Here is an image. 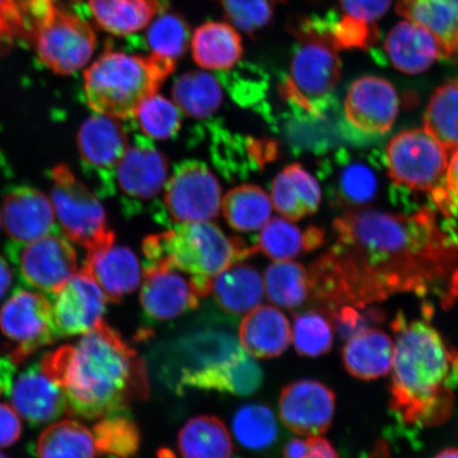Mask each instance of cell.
I'll return each instance as SVG.
<instances>
[{
	"instance_id": "1",
	"label": "cell",
	"mask_w": 458,
	"mask_h": 458,
	"mask_svg": "<svg viewBox=\"0 0 458 458\" xmlns=\"http://www.w3.org/2000/svg\"><path fill=\"white\" fill-rule=\"evenodd\" d=\"M335 242L309 271L310 296L328 312L364 308L388 297L432 296L443 308L458 299V239L432 210L393 215L349 211L334 223Z\"/></svg>"
},
{
	"instance_id": "2",
	"label": "cell",
	"mask_w": 458,
	"mask_h": 458,
	"mask_svg": "<svg viewBox=\"0 0 458 458\" xmlns=\"http://www.w3.org/2000/svg\"><path fill=\"white\" fill-rule=\"evenodd\" d=\"M39 365L62 387L68 411L86 420L128 413L150 393L145 362L103 320L73 345L46 354Z\"/></svg>"
},
{
	"instance_id": "3",
	"label": "cell",
	"mask_w": 458,
	"mask_h": 458,
	"mask_svg": "<svg viewBox=\"0 0 458 458\" xmlns=\"http://www.w3.org/2000/svg\"><path fill=\"white\" fill-rule=\"evenodd\" d=\"M394 341L389 406L401 425L428 428L452 415L458 388V352L426 320L392 324Z\"/></svg>"
},
{
	"instance_id": "4",
	"label": "cell",
	"mask_w": 458,
	"mask_h": 458,
	"mask_svg": "<svg viewBox=\"0 0 458 458\" xmlns=\"http://www.w3.org/2000/svg\"><path fill=\"white\" fill-rule=\"evenodd\" d=\"M175 66V61L157 55L107 50L84 73L86 102L103 116L133 119L142 103L157 94Z\"/></svg>"
},
{
	"instance_id": "5",
	"label": "cell",
	"mask_w": 458,
	"mask_h": 458,
	"mask_svg": "<svg viewBox=\"0 0 458 458\" xmlns=\"http://www.w3.org/2000/svg\"><path fill=\"white\" fill-rule=\"evenodd\" d=\"M147 262H165L192 278L211 280L233 263L256 254L242 239L211 222L184 223L143 240Z\"/></svg>"
},
{
	"instance_id": "6",
	"label": "cell",
	"mask_w": 458,
	"mask_h": 458,
	"mask_svg": "<svg viewBox=\"0 0 458 458\" xmlns=\"http://www.w3.org/2000/svg\"><path fill=\"white\" fill-rule=\"evenodd\" d=\"M294 33L299 45L280 93L297 110L319 117L341 79L339 50L331 41L325 19L302 21Z\"/></svg>"
},
{
	"instance_id": "7",
	"label": "cell",
	"mask_w": 458,
	"mask_h": 458,
	"mask_svg": "<svg viewBox=\"0 0 458 458\" xmlns=\"http://www.w3.org/2000/svg\"><path fill=\"white\" fill-rule=\"evenodd\" d=\"M51 175L55 213L67 239L88 251L114 245V233L94 192L66 165H57Z\"/></svg>"
},
{
	"instance_id": "8",
	"label": "cell",
	"mask_w": 458,
	"mask_h": 458,
	"mask_svg": "<svg viewBox=\"0 0 458 458\" xmlns=\"http://www.w3.org/2000/svg\"><path fill=\"white\" fill-rule=\"evenodd\" d=\"M30 43L46 67L68 76L88 64L97 37L88 21L55 3L38 21Z\"/></svg>"
},
{
	"instance_id": "9",
	"label": "cell",
	"mask_w": 458,
	"mask_h": 458,
	"mask_svg": "<svg viewBox=\"0 0 458 458\" xmlns=\"http://www.w3.org/2000/svg\"><path fill=\"white\" fill-rule=\"evenodd\" d=\"M449 157L425 129L401 131L386 147L391 179L400 186L429 194L444 185Z\"/></svg>"
},
{
	"instance_id": "10",
	"label": "cell",
	"mask_w": 458,
	"mask_h": 458,
	"mask_svg": "<svg viewBox=\"0 0 458 458\" xmlns=\"http://www.w3.org/2000/svg\"><path fill=\"white\" fill-rule=\"evenodd\" d=\"M222 189L208 165L186 160L165 182L164 209L175 225L208 222L219 215Z\"/></svg>"
},
{
	"instance_id": "11",
	"label": "cell",
	"mask_w": 458,
	"mask_h": 458,
	"mask_svg": "<svg viewBox=\"0 0 458 458\" xmlns=\"http://www.w3.org/2000/svg\"><path fill=\"white\" fill-rule=\"evenodd\" d=\"M0 329L13 343L9 360L15 365L59 339L51 302L30 291H17L4 303L0 310Z\"/></svg>"
},
{
	"instance_id": "12",
	"label": "cell",
	"mask_w": 458,
	"mask_h": 458,
	"mask_svg": "<svg viewBox=\"0 0 458 458\" xmlns=\"http://www.w3.org/2000/svg\"><path fill=\"white\" fill-rule=\"evenodd\" d=\"M9 255L22 282L45 293L55 295L77 270L76 250L57 233L30 242H13Z\"/></svg>"
},
{
	"instance_id": "13",
	"label": "cell",
	"mask_w": 458,
	"mask_h": 458,
	"mask_svg": "<svg viewBox=\"0 0 458 458\" xmlns=\"http://www.w3.org/2000/svg\"><path fill=\"white\" fill-rule=\"evenodd\" d=\"M15 364L0 359V394H5L19 415L32 423L56 420L68 411L64 392L45 374L41 365L14 377Z\"/></svg>"
},
{
	"instance_id": "14",
	"label": "cell",
	"mask_w": 458,
	"mask_h": 458,
	"mask_svg": "<svg viewBox=\"0 0 458 458\" xmlns=\"http://www.w3.org/2000/svg\"><path fill=\"white\" fill-rule=\"evenodd\" d=\"M129 145L128 130L118 119L97 114L82 124L78 133L80 157L99 192L112 196L116 191L114 174Z\"/></svg>"
},
{
	"instance_id": "15",
	"label": "cell",
	"mask_w": 458,
	"mask_h": 458,
	"mask_svg": "<svg viewBox=\"0 0 458 458\" xmlns=\"http://www.w3.org/2000/svg\"><path fill=\"white\" fill-rule=\"evenodd\" d=\"M168 174L169 162L165 154L148 137L135 135L116 169L114 188L117 182L128 204L134 206L157 197L168 181Z\"/></svg>"
},
{
	"instance_id": "16",
	"label": "cell",
	"mask_w": 458,
	"mask_h": 458,
	"mask_svg": "<svg viewBox=\"0 0 458 458\" xmlns=\"http://www.w3.org/2000/svg\"><path fill=\"white\" fill-rule=\"evenodd\" d=\"M335 411V394L317 380L290 383L279 397V415L284 425L302 437H318L330 428Z\"/></svg>"
},
{
	"instance_id": "17",
	"label": "cell",
	"mask_w": 458,
	"mask_h": 458,
	"mask_svg": "<svg viewBox=\"0 0 458 458\" xmlns=\"http://www.w3.org/2000/svg\"><path fill=\"white\" fill-rule=\"evenodd\" d=\"M106 297L83 268L55 294L53 314L59 337L82 335L102 322Z\"/></svg>"
},
{
	"instance_id": "18",
	"label": "cell",
	"mask_w": 458,
	"mask_h": 458,
	"mask_svg": "<svg viewBox=\"0 0 458 458\" xmlns=\"http://www.w3.org/2000/svg\"><path fill=\"white\" fill-rule=\"evenodd\" d=\"M399 99L387 80L366 76L354 81L345 100V114L353 128L366 134H386L396 122Z\"/></svg>"
},
{
	"instance_id": "19",
	"label": "cell",
	"mask_w": 458,
	"mask_h": 458,
	"mask_svg": "<svg viewBox=\"0 0 458 458\" xmlns=\"http://www.w3.org/2000/svg\"><path fill=\"white\" fill-rule=\"evenodd\" d=\"M165 262H147L143 272L140 302L153 320L174 319L199 305L191 280L182 277Z\"/></svg>"
},
{
	"instance_id": "20",
	"label": "cell",
	"mask_w": 458,
	"mask_h": 458,
	"mask_svg": "<svg viewBox=\"0 0 458 458\" xmlns=\"http://www.w3.org/2000/svg\"><path fill=\"white\" fill-rule=\"evenodd\" d=\"M263 372L253 357L242 347L225 359L202 369L182 371L180 389L196 388L250 396L260 388Z\"/></svg>"
},
{
	"instance_id": "21",
	"label": "cell",
	"mask_w": 458,
	"mask_h": 458,
	"mask_svg": "<svg viewBox=\"0 0 458 458\" xmlns=\"http://www.w3.org/2000/svg\"><path fill=\"white\" fill-rule=\"evenodd\" d=\"M2 220L15 243H26L53 233L55 213L45 194L31 187L13 189L4 199Z\"/></svg>"
},
{
	"instance_id": "22",
	"label": "cell",
	"mask_w": 458,
	"mask_h": 458,
	"mask_svg": "<svg viewBox=\"0 0 458 458\" xmlns=\"http://www.w3.org/2000/svg\"><path fill=\"white\" fill-rule=\"evenodd\" d=\"M82 268L98 284L106 300L114 303L122 301L141 282L139 258L124 246L88 251Z\"/></svg>"
},
{
	"instance_id": "23",
	"label": "cell",
	"mask_w": 458,
	"mask_h": 458,
	"mask_svg": "<svg viewBox=\"0 0 458 458\" xmlns=\"http://www.w3.org/2000/svg\"><path fill=\"white\" fill-rule=\"evenodd\" d=\"M392 65L406 74L425 72L435 62L444 59L437 39L427 29L413 21H400L385 41Z\"/></svg>"
},
{
	"instance_id": "24",
	"label": "cell",
	"mask_w": 458,
	"mask_h": 458,
	"mask_svg": "<svg viewBox=\"0 0 458 458\" xmlns=\"http://www.w3.org/2000/svg\"><path fill=\"white\" fill-rule=\"evenodd\" d=\"M242 347L253 358L282 356L292 341V328L284 312L273 306H258L246 313L239 328Z\"/></svg>"
},
{
	"instance_id": "25",
	"label": "cell",
	"mask_w": 458,
	"mask_h": 458,
	"mask_svg": "<svg viewBox=\"0 0 458 458\" xmlns=\"http://www.w3.org/2000/svg\"><path fill=\"white\" fill-rule=\"evenodd\" d=\"M394 343L386 332L365 328L348 337L343 348L346 370L359 380L370 381L392 370Z\"/></svg>"
},
{
	"instance_id": "26",
	"label": "cell",
	"mask_w": 458,
	"mask_h": 458,
	"mask_svg": "<svg viewBox=\"0 0 458 458\" xmlns=\"http://www.w3.org/2000/svg\"><path fill=\"white\" fill-rule=\"evenodd\" d=\"M396 9L433 34L445 60L458 62V0H399Z\"/></svg>"
},
{
	"instance_id": "27",
	"label": "cell",
	"mask_w": 458,
	"mask_h": 458,
	"mask_svg": "<svg viewBox=\"0 0 458 458\" xmlns=\"http://www.w3.org/2000/svg\"><path fill=\"white\" fill-rule=\"evenodd\" d=\"M211 293L226 313L242 315L260 306L265 284L256 267L239 261L211 280Z\"/></svg>"
},
{
	"instance_id": "28",
	"label": "cell",
	"mask_w": 458,
	"mask_h": 458,
	"mask_svg": "<svg viewBox=\"0 0 458 458\" xmlns=\"http://www.w3.org/2000/svg\"><path fill=\"white\" fill-rule=\"evenodd\" d=\"M320 199L322 192L318 181L299 164L285 167L272 182V204L290 221H299L314 214Z\"/></svg>"
},
{
	"instance_id": "29",
	"label": "cell",
	"mask_w": 458,
	"mask_h": 458,
	"mask_svg": "<svg viewBox=\"0 0 458 458\" xmlns=\"http://www.w3.org/2000/svg\"><path fill=\"white\" fill-rule=\"evenodd\" d=\"M191 43L194 62L205 70H231L243 55L242 36L229 22H206L194 32Z\"/></svg>"
},
{
	"instance_id": "30",
	"label": "cell",
	"mask_w": 458,
	"mask_h": 458,
	"mask_svg": "<svg viewBox=\"0 0 458 458\" xmlns=\"http://www.w3.org/2000/svg\"><path fill=\"white\" fill-rule=\"evenodd\" d=\"M89 7L97 24L116 37L143 30L160 10L157 0H89Z\"/></svg>"
},
{
	"instance_id": "31",
	"label": "cell",
	"mask_w": 458,
	"mask_h": 458,
	"mask_svg": "<svg viewBox=\"0 0 458 458\" xmlns=\"http://www.w3.org/2000/svg\"><path fill=\"white\" fill-rule=\"evenodd\" d=\"M179 449L182 458H231L233 445L225 422L215 416H199L182 428Z\"/></svg>"
},
{
	"instance_id": "32",
	"label": "cell",
	"mask_w": 458,
	"mask_h": 458,
	"mask_svg": "<svg viewBox=\"0 0 458 458\" xmlns=\"http://www.w3.org/2000/svg\"><path fill=\"white\" fill-rule=\"evenodd\" d=\"M272 200L262 188L244 184L234 187L222 199L223 216L233 231H259L271 220Z\"/></svg>"
},
{
	"instance_id": "33",
	"label": "cell",
	"mask_w": 458,
	"mask_h": 458,
	"mask_svg": "<svg viewBox=\"0 0 458 458\" xmlns=\"http://www.w3.org/2000/svg\"><path fill=\"white\" fill-rule=\"evenodd\" d=\"M172 97L180 111L194 119H205L222 105L223 93L217 80L209 73L182 74L172 88Z\"/></svg>"
},
{
	"instance_id": "34",
	"label": "cell",
	"mask_w": 458,
	"mask_h": 458,
	"mask_svg": "<svg viewBox=\"0 0 458 458\" xmlns=\"http://www.w3.org/2000/svg\"><path fill=\"white\" fill-rule=\"evenodd\" d=\"M263 284L268 301L279 308H299L310 296L307 268L291 260L275 261L268 266Z\"/></svg>"
},
{
	"instance_id": "35",
	"label": "cell",
	"mask_w": 458,
	"mask_h": 458,
	"mask_svg": "<svg viewBox=\"0 0 458 458\" xmlns=\"http://www.w3.org/2000/svg\"><path fill=\"white\" fill-rule=\"evenodd\" d=\"M93 433L76 420L49 426L38 438L39 458H95Z\"/></svg>"
},
{
	"instance_id": "36",
	"label": "cell",
	"mask_w": 458,
	"mask_h": 458,
	"mask_svg": "<svg viewBox=\"0 0 458 458\" xmlns=\"http://www.w3.org/2000/svg\"><path fill=\"white\" fill-rule=\"evenodd\" d=\"M425 129L449 153L458 148V80L440 86L428 101Z\"/></svg>"
},
{
	"instance_id": "37",
	"label": "cell",
	"mask_w": 458,
	"mask_h": 458,
	"mask_svg": "<svg viewBox=\"0 0 458 458\" xmlns=\"http://www.w3.org/2000/svg\"><path fill=\"white\" fill-rule=\"evenodd\" d=\"M233 429L240 445L251 451L270 448L276 442V418L266 404L250 403L240 408L233 420Z\"/></svg>"
},
{
	"instance_id": "38",
	"label": "cell",
	"mask_w": 458,
	"mask_h": 458,
	"mask_svg": "<svg viewBox=\"0 0 458 458\" xmlns=\"http://www.w3.org/2000/svg\"><path fill=\"white\" fill-rule=\"evenodd\" d=\"M97 451L112 458H131L140 450V432L127 413L99 420L93 428Z\"/></svg>"
},
{
	"instance_id": "39",
	"label": "cell",
	"mask_w": 458,
	"mask_h": 458,
	"mask_svg": "<svg viewBox=\"0 0 458 458\" xmlns=\"http://www.w3.org/2000/svg\"><path fill=\"white\" fill-rule=\"evenodd\" d=\"M254 248L274 261L292 260L308 251L306 233L288 219L274 217L261 229Z\"/></svg>"
},
{
	"instance_id": "40",
	"label": "cell",
	"mask_w": 458,
	"mask_h": 458,
	"mask_svg": "<svg viewBox=\"0 0 458 458\" xmlns=\"http://www.w3.org/2000/svg\"><path fill=\"white\" fill-rule=\"evenodd\" d=\"M39 0H0V56L19 41L30 43Z\"/></svg>"
},
{
	"instance_id": "41",
	"label": "cell",
	"mask_w": 458,
	"mask_h": 458,
	"mask_svg": "<svg viewBox=\"0 0 458 458\" xmlns=\"http://www.w3.org/2000/svg\"><path fill=\"white\" fill-rule=\"evenodd\" d=\"M292 341L300 356L318 358L328 353L334 345V329L322 313L302 312L294 317Z\"/></svg>"
},
{
	"instance_id": "42",
	"label": "cell",
	"mask_w": 458,
	"mask_h": 458,
	"mask_svg": "<svg viewBox=\"0 0 458 458\" xmlns=\"http://www.w3.org/2000/svg\"><path fill=\"white\" fill-rule=\"evenodd\" d=\"M133 119L150 140H170L182 127L180 108L157 94L142 103Z\"/></svg>"
},
{
	"instance_id": "43",
	"label": "cell",
	"mask_w": 458,
	"mask_h": 458,
	"mask_svg": "<svg viewBox=\"0 0 458 458\" xmlns=\"http://www.w3.org/2000/svg\"><path fill=\"white\" fill-rule=\"evenodd\" d=\"M148 26L147 44L153 55L175 62L184 55L191 42V31L182 17L174 13L160 15Z\"/></svg>"
},
{
	"instance_id": "44",
	"label": "cell",
	"mask_w": 458,
	"mask_h": 458,
	"mask_svg": "<svg viewBox=\"0 0 458 458\" xmlns=\"http://www.w3.org/2000/svg\"><path fill=\"white\" fill-rule=\"evenodd\" d=\"M229 24L253 33L267 26L273 17L272 0H221Z\"/></svg>"
},
{
	"instance_id": "45",
	"label": "cell",
	"mask_w": 458,
	"mask_h": 458,
	"mask_svg": "<svg viewBox=\"0 0 458 458\" xmlns=\"http://www.w3.org/2000/svg\"><path fill=\"white\" fill-rule=\"evenodd\" d=\"M340 187L348 200L364 204L376 196L377 182L369 168L362 164H352L343 171Z\"/></svg>"
},
{
	"instance_id": "46",
	"label": "cell",
	"mask_w": 458,
	"mask_h": 458,
	"mask_svg": "<svg viewBox=\"0 0 458 458\" xmlns=\"http://www.w3.org/2000/svg\"><path fill=\"white\" fill-rule=\"evenodd\" d=\"M431 197L444 216L458 217V148L450 154L444 186L434 191Z\"/></svg>"
},
{
	"instance_id": "47",
	"label": "cell",
	"mask_w": 458,
	"mask_h": 458,
	"mask_svg": "<svg viewBox=\"0 0 458 458\" xmlns=\"http://www.w3.org/2000/svg\"><path fill=\"white\" fill-rule=\"evenodd\" d=\"M392 0H340L343 17L370 27L386 15Z\"/></svg>"
},
{
	"instance_id": "48",
	"label": "cell",
	"mask_w": 458,
	"mask_h": 458,
	"mask_svg": "<svg viewBox=\"0 0 458 458\" xmlns=\"http://www.w3.org/2000/svg\"><path fill=\"white\" fill-rule=\"evenodd\" d=\"M21 433L19 413L13 405L0 403V448L13 445Z\"/></svg>"
},
{
	"instance_id": "49",
	"label": "cell",
	"mask_w": 458,
	"mask_h": 458,
	"mask_svg": "<svg viewBox=\"0 0 458 458\" xmlns=\"http://www.w3.org/2000/svg\"><path fill=\"white\" fill-rule=\"evenodd\" d=\"M309 444H310L311 456L314 458H340L337 454L335 446L331 445L328 439H326L322 435L318 437H308Z\"/></svg>"
},
{
	"instance_id": "50",
	"label": "cell",
	"mask_w": 458,
	"mask_h": 458,
	"mask_svg": "<svg viewBox=\"0 0 458 458\" xmlns=\"http://www.w3.org/2000/svg\"><path fill=\"white\" fill-rule=\"evenodd\" d=\"M311 456V448L309 440L294 438L285 445L284 450V458H309Z\"/></svg>"
},
{
	"instance_id": "51",
	"label": "cell",
	"mask_w": 458,
	"mask_h": 458,
	"mask_svg": "<svg viewBox=\"0 0 458 458\" xmlns=\"http://www.w3.org/2000/svg\"><path fill=\"white\" fill-rule=\"evenodd\" d=\"M11 284H13V274H11L8 263L0 257V299L7 293Z\"/></svg>"
},
{
	"instance_id": "52",
	"label": "cell",
	"mask_w": 458,
	"mask_h": 458,
	"mask_svg": "<svg viewBox=\"0 0 458 458\" xmlns=\"http://www.w3.org/2000/svg\"><path fill=\"white\" fill-rule=\"evenodd\" d=\"M433 458H458V450L454 448L445 449Z\"/></svg>"
},
{
	"instance_id": "53",
	"label": "cell",
	"mask_w": 458,
	"mask_h": 458,
	"mask_svg": "<svg viewBox=\"0 0 458 458\" xmlns=\"http://www.w3.org/2000/svg\"><path fill=\"white\" fill-rule=\"evenodd\" d=\"M0 458H7L5 457L4 455H3L2 454H0Z\"/></svg>"
},
{
	"instance_id": "54",
	"label": "cell",
	"mask_w": 458,
	"mask_h": 458,
	"mask_svg": "<svg viewBox=\"0 0 458 458\" xmlns=\"http://www.w3.org/2000/svg\"><path fill=\"white\" fill-rule=\"evenodd\" d=\"M0 222H2V216H0Z\"/></svg>"
},
{
	"instance_id": "55",
	"label": "cell",
	"mask_w": 458,
	"mask_h": 458,
	"mask_svg": "<svg viewBox=\"0 0 458 458\" xmlns=\"http://www.w3.org/2000/svg\"><path fill=\"white\" fill-rule=\"evenodd\" d=\"M309 458H314V457L310 456V457H309Z\"/></svg>"
},
{
	"instance_id": "56",
	"label": "cell",
	"mask_w": 458,
	"mask_h": 458,
	"mask_svg": "<svg viewBox=\"0 0 458 458\" xmlns=\"http://www.w3.org/2000/svg\"><path fill=\"white\" fill-rule=\"evenodd\" d=\"M234 458H240V457H234Z\"/></svg>"
}]
</instances>
